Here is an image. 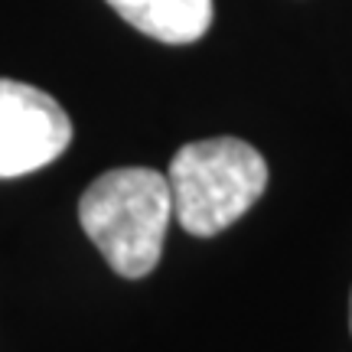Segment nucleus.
Segmentation results:
<instances>
[{"label": "nucleus", "mask_w": 352, "mask_h": 352, "mask_svg": "<svg viewBox=\"0 0 352 352\" xmlns=\"http://www.w3.org/2000/svg\"><path fill=\"white\" fill-rule=\"evenodd\" d=\"M78 222L114 274L147 277L164 254L173 222L170 179L151 166L108 170L82 192Z\"/></svg>", "instance_id": "nucleus-1"}, {"label": "nucleus", "mask_w": 352, "mask_h": 352, "mask_svg": "<svg viewBox=\"0 0 352 352\" xmlns=\"http://www.w3.org/2000/svg\"><path fill=\"white\" fill-rule=\"evenodd\" d=\"M173 219L196 239L226 232L261 199L267 164L239 138H209L179 147L166 170Z\"/></svg>", "instance_id": "nucleus-2"}, {"label": "nucleus", "mask_w": 352, "mask_h": 352, "mask_svg": "<svg viewBox=\"0 0 352 352\" xmlns=\"http://www.w3.org/2000/svg\"><path fill=\"white\" fill-rule=\"evenodd\" d=\"M72 121L43 88L0 78V179L36 173L63 157Z\"/></svg>", "instance_id": "nucleus-3"}, {"label": "nucleus", "mask_w": 352, "mask_h": 352, "mask_svg": "<svg viewBox=\"0 0 352 352\" xmlns=\"http://www.w3.org/2000/svg\"><path fill=\"white\" fill-rule=\"evenodd\" d=\"M108 7L144 36L186 46L212 26V0H108Z\"/></svg>", "instance_id": "nucleus-4"}, {"label": "nucleus", "mask_w": 352, "mask_h": 352, "mask_svg": "<svg viewBox=\"0 0 352 352\" xmlns=\"http://www.w3.org/2000/svg\"><path fill=\"white\" fill-rule=\"evenodd\" d=\"M349 320H352V314H349Z\"/></svg>", "instance_id": "nucleus-5"}]
</instances>
